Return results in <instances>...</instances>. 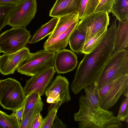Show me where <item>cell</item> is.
<instances>
[{
  "label": "cell",
  "instance_id": "obj_10",
  "mask_svg": "<svg viewBox=\"0 0 128 128\" xmlns=\"http://www.w3.org/2000/svg\"><path fill=\"white\" fill-rule=\"evenodd\" d=\"M56 72L54 66H52L31 76L26 81L24 88L26 96L32 92L37 93L41 96L44 95Z\"/></svg>",
  "mask_w": 128,
  "mask_h": 128
},
{
  "label": "cell",
  "instance_id": "obj_35",
  "mask_svg": "<svg viewBox=\"0 0 128 128\" xmlns=\"http://www.w3.org/2000/svg\"><path fill=\"white\" fill-rule=\"evenodd\" d=\"M1 52H0V53H1Z\"/></svg>",
  "mask_w": 128,
  "mask_h": 128
},
{
  "label": "cell",
  "instance_id": "obj_5",
  "mask_svg": "<svg viewBox=\"0 0 128 128\" xmlns=\"http://www.w3.org/2000/svg\"><path fill=\"white\" fill-rule=\"evenodd\" d=\"M128 90V74L120 76L97 90L100 107L108 110Z\"/></svg>",
  "mask_w": 128,
  "mask_h": 128
},
{
  "label": "cell",
  "instance_id": "obj_31",
  "mask_svg": "<svg viewBox=\"0 0 128 128\" xmlns=\"http://www.w3.org/2000/svg\"><path fill=\"white\" fill-rule=\"evenodd\" d=\"M67 125L58 118L56 115L54 120L51 128H66Z\"/></svg>",
  "mask_w": 128,
  "mask_h": 128
},
{
  "label": "cell",
  "instance_id": "obj_28",
  "mask_svg": "<svg viewBox=\"0 0 128 128\" xmlns=\"http://www.w3.org/2000/svg\"><path fill=\"white\" fill-rule=\"evenodd\" d=\"M58 109L54 108L48 112L47 116L43 119L42 128H51Z\"/></svg>",
  "mask_w": 128,
  "mask_h": 128
},
{
  "label": "cell",
  "instance_id": "obj_27",
  "mask_svg": "<svg viewBox=\"0 0 128 128\" xmlns=\"http://www.w3.org/2000/svg\"><path fill=\"white\" fill-rule=\"evenodd\" d=\"M128 96L122 101L120 108L117 118L121 121L128 122Z\"/></svg>",
  "mask_w": 128,
  "mask_h": 128
},
{
  "label": "cell",
  "instance_id": "obj_24",
  "mask_svg": "<svg viewBox=\"0 0 128 128\" xmlns=\"http://www.w3.org/2000/svg\"><path fill=\"white\" fill-rule=\"evenodd\" d=\"M99 3L98 0H81L78 13L79 19L94 12Z\"/></svg>",
  "mask_w": 128,
  "mask_h": 128
},
{
  "label": "cell",
  "instance_id": "obj_23",
  "mask_svg": "<svg viewBox=\"0 0 128 128\" xmlns=\"http://www.w3.org/2000/svg\"><path fill=\"white\" fill-rule=\"evenodd\" d=\"M16 111L8 115L0 110V128H20Z\"/></svg>",
  "mask_w": 128,
  "mask_h": 128
},
{
  "label": "cell",
  "instance_id": "obj_18",
  "mask_svg": "<svg viewBox=\"0 0 128 128\" xmlns=\"http://www.w3.org/2000/svg\"><path fill=\"white\" fill-rule=\"evenodd\" d=\"M86 32L76 28L69 39L68 43L71 49L77 54L81 52L86 42Z\"/></svg>",
  "mask_w": 128,
  "mask_h": 128
},
{
  "label": "cell",
  "instance_id": "obj_12",
  "mask_svg": "<svg viewBox=\"0 0 128 128\" xmlns=\"http://www.w3.org/2000/svg\"><path fill=\"white\" fill-rule=\"evenodd\" d=\"M69 84V82L65 77L58 75L46 88L44 94L47 97L50 96L54 99V103L59 102L62 105L71 100Z\"/></svg>",
  "mask_w": 128,
  "mask_h": 128
},
{
  "label": "cell",
  "instance_id": "obj_14",
  "mask_svg": "<svg viewBox=\"0 0 128 128\" xmlns=\"http://www.w3.org/2000/svg\"><path fill=\"white\" fill-rule=\"evenodd\" d=\"M81 0H56L49 16L59 18L70 14H78Z\"/></svg>",
  "mask_w": 128,
  "mask_h": 128
},
{
  "label": "cell",
  "instance_id": "obj_4",
  "mask_svg": "<svg viewBox=\"0 0 128 128\" xmlns=\"http://www.w3.org/2000/svg\"><path fill=\"white\" fill-rule=\"evenodd\" d=\"M26 97L17 80L10 78L0 80V104L4 109L16 111L22 106Z\"/></svg>",
  "mask_w": 128,
  "mask_h": 128
},
{
  "label": "cell",
  "instance_id": "obj_16",
  "mask_svg": "<svg viewBox=\"0 0 128 128\" xmlns=\"http://www.w3.org/2000/svg\"><path fill=\"white\" fill-rule=\"evenodd\" d=\"M128 46V18L119 20L116 31L114 49L119 50Z\"/></svg>",
  "mask_w": 128,
  "mask_h": 128
},
{
  "label": "cell",
  "instance_id": "obj_7",
  "mask_svg": "<svg viewBox=\"0 0 128 128\" xmlns=\"http://www.w3.org/2000/svg\"><path fill=\"white\" fill-rule=\"evenodd\" d=\"M55 54V52L45 49L31 53L29 57L17 69V71L28 76L34 75L53 66Z\"/></svg>",
  "mask_w": 128,
  "mask_h": 128
},
{
  "label": "cell",
  "instance_id": "obj_21",
  "mask_svg": "<svg viewBox=\"0 0 128 128\" xmlns=\"http://www.w3.org/2000/svg\"><path fill=\"white\" fill-rule=\"evenodd\" d=\"M43 103L41 98L37 101L21 122L20 128H31L32 122L36 115L42 110Z\"/></svg>",
  "mask_w": 128,
  "mask_h": 128
},
{
  "label": "cell",
  "instance_id": "obj_13",
  "mask_svg": "<svg viewBox=\"0 0 128 128\" xmlns=\"http://www.w3.org/2000/svg\"><path fill=\"white\" fill-rule=\"evenodd\" d=\"M78 63L77 57L74 52L64 48L56 52L54 66L58 74H64L73 70Z\"/></svg>",
  "mask_w": 128,
  "mask_h": 128
},
{
  "label": "cell",
  "instance_id": "obj_32",
  "mask_svg": "<svg viewBox=\"0 0 128 128\" xmlns=\"http://www.w3.org/2000/svg\"><path fill=\"white\" fill-rule=\"evenodd\" d=\"M26 99L22 106L16 111L17 116L19 122L21 123L22 120V116L24 109Z\"/></svg>",
  "mask_w": 128,
  "mask_h": 128
},
{
  "label": "cell",
  "instance_id": "obj_30",
  "mask_svg": "<svg viewBox=\"0 0 128 128\" xmlns=\"http://www.w3.org/2000/svg\"><path fill=\"white\" fill-rule=\"evenodd\" d=\"M40 112L38 113L34 118L31 128H42L43 118Z\"/></svg>",
  "mask_w": 128,
  "mask_h": 128
},
{
  "label": "cell",
  "instance_id": "obj_22",
  "mask_svg": "<svg viewBox=\"0 0 128 128\" xmlns=\"http://www.w3.org/2000/svg\"><path fill=\"white\" fill-rule=\"evenodd\" d=\"M107 29H104L98 32L86 41L81 53L87 54L94 50L102 40Z\"/></svg>",
  "mask_w": 128,
  "mask_h": 128
},
{
  "label": "cell",
  "instance_id": "obj_29",
  "mask_svg": "<svg viewBox=\"0 0 128 128\" xmlns=\"http://www.w3.org/2000/svg\"><path fill=\"white\" fill-rule=\"evenodd\" d=\"M116 0H101L94 12L104 11L109 14Z\"/></svg>",
  "mask_w": 128,
  "mask_h": 128
},
{
  "label": "cell",
  "instance_id": "obj_15",
  "mask_svg": "<svg viewBox=\"0 0 128 128\" xmlns=\"http://www.w3.org/2000/svg\"><path fill=\"white\" fill-rule=\"evenodd\" d=\"M79 21L75 22L66 31L56 38L48 39L44 44V49L48 52H55L66 48L68 43L70 36L76 28Z\"/></svg>",
  "mask_w": 128,
  "mask_h": 128
},
{
  "label": "cell",
  "instance_id": "obj_34",
  "mask_svg": "<svg viewBox=\"0 0 128 128\" xmlns=\"http://www.w3.org/2000/svg\"><path fill=\"white\" fill-rule=\"evenodd\" d=\"M98 0V1H99V2H100V0Z\"/></svg>",
  "mask_w": 128,
  "mask_h": 128
},
{
  "label": "cell",
  "instance_id": "obj_25",
  "mask_svg": "<svg viewBox=\"0 0 128 128\" xmlns=\"http://www.w3.org/2000/svg\"><path fill=\"white\" fill-rule=\"evenodd\" d=\"M15 6L10 4H0V31L7 25L8 17Z\"/></svg>",
  "mask_w": 128,
  "mask_h": 128
},
{
  "label": "cell",
  "instance_id": "obj_9",
  "mask_svg": "<svg viewBox=\"0 0 128 128\" xmlns=\"http://www.w3.org/2000/svg\"><path fill=\"white\" fill-rule=\"evenodd\" d=\"M109 22L108 14L106 12H94L81 19L76 28L86 32V42L96 33L108 28Z\"/></svg>",
  "mask_w": 128,
  "mask_h": 128
},
{
  "label": "cell",
  "instance_id": "obj_26",
  "mask_svg": "<svg viewBox=\"0 0 128 128\" xmlns=\"http://www.w3.org/2000/svg\"><path fill=\"white\" fill-rule=\"evenodd\" d=\"M41 97L38 93L36 92H32L26 96L22 119L38 100L41 98Z\"/></svg>",
  "mask_w": 128,
  "mask_h": 128
},
{
  "label": "cell",
  "instance_id": "obj_19",
  "mask_svg": "<svg viewBox=\"0 0 128 128\" xmlns=\"http://www.w3.org/2000/svg\"><path fill=\"white\" fill-rule=\"evenodd\" d=\"M58 20V18L53 17L50 21L42 25L34 34L28 42L34 44L51 34L54 30Z\"/></svg>",
  "mask_w": 128,
  "mask_h": 128
},
{
  "label": "cell",
  "instance_id": "obj_36",
  "mask_svg": "<svg viewBox=\"0 0 128 128\" xmlns=\"http://www.w3.org/2000/svg\"></svg>",
  "mask_w": 128,
  "mask_h": 128
},
{
  "label": "cell",
  "instance_id": "obj_17",
  "mask_svg": "<svg viewBox=\"0 0 128 128\" xmlns=\"http://www.w3.org/2000/svg\"><path fill=\"white\" fill-rule=\"evenodd\" d=\"M79 20L78 14H70L60 17L54 30L49 34L48 39L56 38L66 31L73 23Z\"/></svg>",
  "mask_w": 128,
  "mask_h": 128
},
{
  "label": "cell",
  "instance_id": "obj_6",
  "mask_svg": "<svg viewBox=\"0 0 128 128\" xmlns=\"http://www.w3.org/2000/svg\"><path fill=\"white\" fill-rule=\"evenodd\" d=\"M32 36L26 27L12 28L0 35V51L11 54L24 48Z\"/></svg>",
  "mask_w": 128,
  "mask_h": 128
},
{
  "label": "cell",
  "instance_id": "obj_3",
  "mask_svg": "<svg viewBox=\"0 0 128 128\" xmlns=\"http://www.w3.org/2000/svg\"><path fill=\"white\" fill-rule=\"evenodd\" d=\"M128 74V52L115 50L104 66L97 82V90L121 75Z\"/></svg>",
  "mask_w": 128,
  "mask_h": 128
},
{
  "label": "cell",
  "instance_id": "obj_1",
  "mask_svg": "<svg viewBox=\"0 0 128 128\" xmlns=\"http://www.w3.org/2000/svg\"><path fill=\"white\" fill-rule=\"evenodd\" d=\"M117 20L116 18L113 20L102 40L95 49L84 54L71 85L72 91L74 94H78L85 88L98 80L104 65L115 50Z\"/></svg>",
  "mask_w": 128,
  "mask_h": 128
},
{
  "label": "cell",
  "instance_id": "obj_8",
  "mask_svg": "<svg viewBox=\"0 0 128 128\" xmlns=\"http://www.w3.org/2000/svg\"><path fill=\"white\" fill-rule=\"evenodd\" d=\"M37 10L36 0H22L15 5L7 25L12 28L26 27L34 19Z\"/></svg>",
  "mask_w": 128,
  "mask_h": 128
},
{
  "label": "cell",
  "instance_id": "obj_20",
  "mask_svg": "<svg viewBox=\"0 0 128 128\" xmlns=\"http://www.w3.org/2000/svg\"><path fill=\"white\" fill-rule=\"evenodd\" d=\"M110 13L118 21L128 18V0H116Z\"/></svg>",
  "mask_w": 128,
  "mask_h": 128
},
{
  "label": "cell",
  "instance_id": "obj_33",
  "mask_svg": "<svg viewBox=\"0 0 128 128\" xmlns=\"http://www.w3.org/2000/svg\"><path fill=\"white\" fill-rule=\"evenodd\" d=\"M22 0H0V4H8L15 5Z\"/></svg>",
  "mask_w": 128,
  "mask_h": 128
},
{
  "label": "cell",
  "instance_id": "obj_11",
  "mask_svg": "<svg viewBox=\"0 0 128 128\" xmlns=\"http://www.w3.org/2000/svg\"><path fill=\"white\" fill-rule=\"evenodd\" d=\"M29 49L26 47L14 53H4L0 56V72L6 75L14 74L30 56Z\"/></svg>",
  "mask_w": 128,
  "mask_h": 128
},
{
  "label": "cell",
  "instance_id": "obj_2",
  "mask_svg": "<svg viewBox=\"0 0 128 128\" xmlns=\"http://www.w3.org/2000/svg\"><path fill=\"white\" fill-rule=\"evenodd\" d=\"M85 94L79 100L78 111L74 115L79 128H120L121 121L112 112L102 108L99 104L97 90L92 84L84 88Z\"/></svg>",
  "mask_w": 128,
  "mask_h": 128
}]
</instances>
